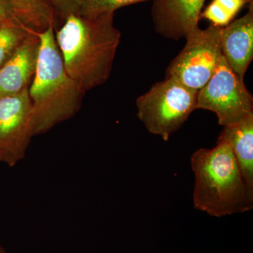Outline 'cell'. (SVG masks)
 <instances>
[{"label": "cell", "instance_id": "15", "mask_svg": "<svg viewBox=\"0 0 253 253\" xmlns=\"http://www.w3.org/2000/svg\"><path fill=\"white\" fill-rule=\"evenodd\" d=\"M148 0H76V14L86 17H97L101 15L114 14L116 10Z\"/></svg>", "mask_w": 253, "mask_h": 253}, {"label": "cell", "instance_id": "18", "mask_svg": "<svg viewBox=\"0 0 253 253\" xmlns=\"http://www.w3.org/2000/svg\"><path fill=\"white\" fill-rule=\"evenodd\" d=\"M0 253H7L1 245H0Z\"/></svg>", "mask_w": 253, "mask_h": 253}, {"label": "cell", "instance_id": "9", "mask_svg": "<svg viewBox=\"0 0 253 253\" xmlns=\"http://www.w3.org/2000/svg\"><path fill=\"white\" fill-rule=\"evenodd\" d=\"M41 39L31 33L14 54L0 68V98L29 88L38 64Z\"/></svg>", "mask_w": 253, "mask_h": 253}, {"label": "cell", "instance_id": "8", "mask_svg": "<svg viewBox=\"0 0 253 253\" xmlns=\"http://www.w3.org/2000/svg\"><path fill=\"white\" fill-rule=\"evenodd\" d=\"M206 0H154L152 16L155 29L168 39L179 41L199 28Z\"/></svg>", "mask_w": 253, "mask_h": 253}, {"label": "cell", "instance_id": "2", "mask_svg": "<svg viewBox=\"0 0 253 253\" xmlns=\"http://www.w3.org/2000/svg\"><path fill=\"white\" fill-rule=\"evenodd\" d=\"M38 35L41 46L38 64L28 88L33 136L44 134L73 117L81 109L85 94L65 68L54 26Z\"/></svg>", "mask_w": 253, "mask_h": 253}, {"label": "cell", "instance_id": "3", "mask_svg": "<svg viewBox=\"0 0 253 253\" xmlns=\"http://www.w3.org/2000/svg\"><path fill=\"white\" fill-rule=\"evenodd\" d=\"M191 165L196 210L221 217L253 209V194L227 143L217 141L212 149L197 150L191 156Z\"/></svg>", "mask_w": 253, "mask_h": 253}, {"label": "cell", "instance_id": "17", "mask_svg": "<svg viewBox=\"0 0 253 253\" xmlns=\"http://www.w3.org/2000/svg\"><path fill=\"white\" fill-rule=\"evenodd\" d=\"M0 23L17 25L26 28L18 19L10 0H0Z\"/></svg>", "mask_w": 253, "mask_h": 253}, {"label": "cell", "instance_id": "4", "mask_svg": "<svg viewBox=\"0 0 253 253\" xmlns=\"http://www.w3.org/2000/svg\"><path fill=\"white\" fill-rule=\"evenodd\" d=\"M198 92L174 78H166L136 100L138 118L149 132L167 141L197 109Z\"/></svg>", "mask_w": 253, "mask_h": 253}, {"label": "cell", "instance_id": "6", "mask_svg": "<svg viewBox=\"0 0 253 253\" xmlns=\"http://www.w3.org/2000/svg\"><path fill=\"white\" fill-rule=\"evenodd\" d=\"M221 27L199 28L186 38V45L171 61L166 78L172 77L190 89L199 91L212 78L221 54Z\"/></svg>", "mask_w": 253, "mask_h": 253}, {"label": "cell", "instance_id": "13", "mask_svg": "<svg viewBox=\"0 0 253 253\" xmlns=\"http://www.w3.org/2000/svg\"><path fill=\"white\" fill-rule=\"evenodd\" d=\"M252 0H213L201 16L211 21L212 26L224 27L243 7Z\"/></svg>", "mask_w": 253, "mask_h": 253}, {"label": "cell", "instance_id": "10", "mask_svg": "<svg viewBox=\"0 0 253 253\" xmlns=\"http://www.w3.org/2000/svg\"><path fill=\"white\" fill-rule=\"evenodd\" d=\"M221 54L232 71L244 80L253 59V9L251 2L247 14L220 28Z\"/></svg>", "mask_w": 253, "mask_h": 253}, {"label": "cell", "instance_id": "5", "mask_svg": "<svg viewBox=\"0 0 253 253\" xmlns=\"http://www.w3.org/2000/svg\"><path fill=\"white\" fill-rule=\"evenodd\" d=\"M199 109L215 113L219 125L223 126L234 124L253 113V96L244 80L232 71L223 55L212 78L198 92Z\"/></svg>", "mask_w": 253, "mask_h": 253}, {"label": "cell", "instance_id": "14", "mask_svg": "<svg viewBox=\"0 0 253 253\" xmlns=\"http://www.w3.org/2000/svg\"><path fill=\"white\" fill-rule=\"evenodd\" d=\"M31 33L33 32L17 25L3 24L0 27V68L14 54Z\"/></svg>", "mask_w": 253, "mask_h": 253}, {"label": "cell", "instance_id": "19", "mask_svg": "<svg viewBox=\"0 0 253 253\" xmlns=\"http://www.w3.org/2000/svg\"><path fill=\"white\" fill-rule=\"evenodd\" d=\"M3 24H1V23H0V27H1V26H2Z\"/></svg>", "mask_w": 253, "mask_h": 253}, {"label": "cell", "instance_id": "12", "mask_svg": "<svg viewBox=\"0 0 253 253\" xmlns=\"http://www.w3.org/2000/svg\"><path fill=\"white\" fill-rule=\"evenodd\" d=\"M18 19L28 30L42 33L56 26L54 10L44 0H10Z\"/></svg>", "mask_w": 253, "mask_h": 253}, {"label": "cell", "instance_id": "7", "mask_svg": "<svg viewBox=\"0 0 253 253\" xmlns=\"http://www.w3.org/2000/svg\"><path fill=\"white\" fill-rule=\"evenodd\" d=\"M33 136L28 88L0 98V162L13 167L21 161Z\"/></svg>", "mask_w": 253, "mask_h": 253}, {"label": "cell", "instance_id": "11", "mask_svg": "<svg viewBox=\"0 0 253 253\" xmlns=\"http://www.w3.org/2000/svg\"><path fill=\"white\" fill-rule=\"evenodd\" d=\"M217 141L230 146L248 189L253 194V113L224 126Z\"/></svg>", "mask_w": 253, "mask_h": 253}, {"label": "cell", "instance_id": "1", "mask_svg": "<svg viewBox=\"0 0 253 253\" xmlns=\"http://www.w3.org/2000/svg\"><path fill=\"white\" fill-rule=\"evenodd\" d=\"M113 16L71 14L54 33L65 68L84 92L104 84L111 76L121 40Z\"/></svg>", "mask_w": 253, "mask_h": 253}, {"label": "cell", "instance_id": "16", "mask_svg": "<svg viewBox=\"0 0 253 253\" xmlns=\"http://www.w3.org/2000/svg\"><path fill=\"white\" fill-rule=\"evenodd\" d=\"M54 10L56 18V25L58 21H64L68 16L77 13V4L76 0H44Z\"/></svg>", "mask_w": 253, "mask_h": 253}]
</instances>
